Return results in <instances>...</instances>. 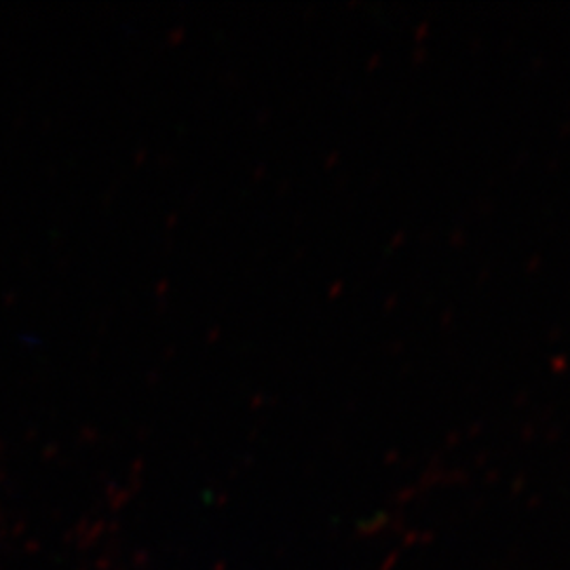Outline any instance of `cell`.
I'll list each match as a JSON object with an SVG mask.
<instances>
[]
</instances>
